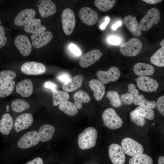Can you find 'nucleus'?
Returning a JSON list of instances; mask_svg holds the SVG:
<instances>
[{
	"label": "nucleus",
	"mask_w": 164,
	"mask_h": 164,
	"mask_svg": "<svg viewBox=\"0 0 164 164\" xmlns=\"http://www.w3.org/2000/svg\"><path fill=\"white\" fill-rule=\"evenodd\" d=\"M97 137L96 128L92 127L86 128L78 135L77 141L79 148L82 150L92 148L96 144Z\"/></svg>",
	"instance_id": "obj_1"
},
{
	"label": "nucleus",
	"mask_w": 164,
	"mask_h": 164,
	"mask_svg": "<svg viewBox=\"0 0 164 164\" xmlns=\"http://www.w3.org/2000/svg\"><path fill=\"white\" fill-rule=\"evenodd\" d=\"M143 44L138 39L132 38L120 46L119 50L123 55L130 57L135 56L141 51Z\"/></svg>",
	"instance_id": "obj_2"
},
{
	"label": "nucleus",
	"mask_w": 164,
	"mask_h": 164,
	"mask_svg": "<svg viewBox=\"0 0 164 164\" xmlns=\"http://www.w3.org/2000/svg\"><path fill=\"white\" fill-rule=\"evenodd\" d=\"M102 117L104 125L110 129H118L123 125L122 119L112 108L105 109L102 114Z\"/></svg>",
	"instance_id": "obj_3"
},
{
	"label": "nucleus",
	"mask_w": 164,
	"mask_h": 164,
	"mask_svg": "<svg viewBox=\"0 0 164 164\" xmlns=\"http://www.w3.org/2000/svg\"><path fill=\"white\" fill-rule=\"evenodd\" d=\"M160 18V12L158 9H151L140 20L139 23L140 29L143 31L149 30L153 25L158 23Z\"/></svg>",
	"instance_id": "obj_4"
},
{
	"label": "nucleus",
	"mask_w": 164,
	"mask_h": 164,
	"mask_svg": "<svg viewBox=\"0 0 164 164\" xmlns=\"http://www.w3.org/2000/svg\"><path fill=\"white\" fill-rule=\"evenodd\" d=\"M121 145L124 153L133 157L143 153L144 152V149L142 145L130 138H124L122 141Z\"/></svg>",
	"instance_id": "obj_5"
},
{
	"label": "nucleus",
	"mask_w": 164,
	"mask_h": 164,
	"mask_svg": "<svg viewBox=\"0 0 164 164\" xmlns=\"http://www.w3.org/2000/svg\"><path fill=\"white\" fill-rule=\"evenodd\" d=\"M62 27L65 34L70 35L75 25V17L73 12L69 8L64 9L61 14Z\"/></svg>",
	"instance_id": "obj_6"
},
{
	"label": "nucleus",
	"mask_w": 164,
	"mask_h": 164,
	"mask_svg": "<svg viewBox=\"0 0 164 164\" xmlns=\"http://www.w3.org/2000/svg\"><path fill=\"white\" fill-rule=\"evenodd\" d=\"M39 141V133L36 131H32L26 133L20 138L17 145L21 149H27L36 145Z\"/></svg>",
	"instance_id": "obj_7"
},
{
	"label": "nucleus",
	"mask_w": 164,
	"mask_h": 164,
	"mask_svg": "<svg viewBox=\"0 0 164 164\" xmlns=\"http://www.w3.org/2000/svg\"><path fill=\"white\" fill-rule=\"evenodd\" d=\"M121 75V72L119 69L116 67H111L107 71L100 70L96 73L97 76L103 84H107L110 82H114L117 80Z\"/></svg>",
	"instance_id": "obj_8"
},
{
	"label": "nucleus",
	"mask_w": 164,
	"mask_h": 164,
	"mask_svg": "<svg viewBox=\"0 0 164 164\" xmlns=\"http://www.w3.org/2000/svg\"><path fill=\"white\" fill-rule=\"evenodd\" d=\"M135 80L138 87L145 92H156L159 87L158 83L156 80L146 76H140Z\"/></svg>",
	"instance_id": "obj_9"
},
{
	"label": "nucleus",
	"mask_w": 164,
	"mask_h": 164,
	"mask_svg": "<svg viewBox=\"0 0 164 164\" xmlns=\"http://www.w3.org/2000/svg\"><path fill=\"white\" fill-rule=\"evenodd\" d=\"M21 70L24 73L29 75H39L44 73L46 68L43 63L34 61H29L23 63Z\"/></svg>",
	"instance_id": "obj_10"
},
{
	"label": "nucleus",
	"mask_w": 164,
	"mask_h": 164,
	"mask_svg": "<svg viewBox=\"0 0 164 164\" xmlns=\"http://www.w3.org/2000/svg\"><path fill=\"white\" fill-rule=\"evenodd\" d=\"M109 158L113 164H124L125 161L124 152L119 145L116 143L111 144L108 148Z\"/></svg>",
	"instance_id": "obj_11"
},
{
	"label": "nucleus",
	"mask_w": 164,
	"mask_h": 164,
	"mask_svg": "<svg viewBox=\"0 0 164 164\" xmlns=\"http://www.w3.org/2000/svg\"><path fill=\"white\" fill-rule=\"evenodd\" d=\"M79 15L82 22L89 26H92L95 24L99 18L97 13L88 7L81 8L79 11Z\"/></svg>",
	"instance_id": "obj_12"
},
{
	"label": "nucleus",
	"mask_w": 164,
	"mask_h": 164,
	"mask_svg": "<svg viewBox=\"0 0 164 164\" xmlns=\"http://www.w3.org/2000/svg\"><path fill=\"white\" fill-rule=\"evenodd\" d=\"M103 55L100 50H92L83 55L80 58L79 64L82 67H88L99 60Z\"/></svg>",
	"instance_id": "obj_13"
},
{
	"label": "nucleus",
	"mask_w": 164,
	"mask_h": 164,
	"mask_svg": "<svg viewBox=\"0 0 164 164\" xmlns=\"http://www.w3.org/2000/svg\"><path fill=\"white\" fill-rule=\"evenodd\" d=\"M33 122V118L30 113H24L18 116L14 124L15 130L18 132L30 126Z\"/></svg>",
	"instance_id": "obj_14"
},
{
	"label": "nucleus",
	"mask_w": 164,
	"mask_h": 164,
	"mask_svg": "<svg viewBox=\"0 0 164 164\" xmlns=\"http://www.w3.org/2000/svg\"><path fill=\"white\" fill-rule=\"evenodd\" d=\"M53 35L49 31H45L31 36L32 45L35 48H41L49 43L52 39Z\"/></svg>",
	"instance_id": "obj_15"
},
{
	"label": "nucleus",
	"mask_w": 164,
	"mask_h": 164,
	"mask_svg": "<svg viewBox=\"0 0 164 164\" xmlns=\"http://www.w3.org/2000/svg\"><path fill=\"white\" fill-rule=\"evenodd\" d=\"M14 44L21 53L25 56H28L32 50V45L28 37L21 35L16 37L14 40Z\"/></svg>",
	"instance_id": "obj_16"
},
{
	"label": "nucleus",
	"mask_w": 164,
	"mask_h": 164,
	"mask_svg": "<svg viewBox=\"0 0 164 164\" xmlns=\"http://www.w3.org/2000/svg\"><path fill=\"white\" fill-rule=\"evenodd\" d=\"M36 14L35 11L31 9L22 10L17 15L14 20V24L17 26H22L26 25L33 19Z\"/></svg>",
	"instance_id": "obj_17"
},
{
	"label": "nucleus",
	"mask_w": 164,
	"mask_h": 164,
	"mask_svg": "<svg viewBox=\"0 0 164 164\" xmlns=\"http://www.w3.org/2000/svg\"><path fill=\"white\" fill-rule=\"evenodd\" d=\"M41 16L43 18L47 17L55 14L56 12L55 4L51 0H42L39 7Z\"/></svg>",
	"instance_id": "obj_18"
},
{
	"label": "nucleus",
	"mask_w": 164,
	"mask_h": 164,
	"mask_svg": "<svg viewBox=\"0 0 164 164\" xmlns=\"http://www.w3.org/2000/svg\"><path fill=\"white\" fill-rule=\"evenodd\" d=\"M124 22L127 28L134 36L138 37L141 35L142 30L135 16L127 15L124 19Z\"/></svg>",
	"instance_id": "obj_19"
},
{
	"label": "nucleus",
	"mask_w": 164,
	"mask_h": 164,
	"mask_svg": "<svg viewBox=\"0 0 164 164\" xmlns=\"http://www.w3.org/2000/svg\"><path fill=\"white\" fill-rule=\"evenodd\" d=\"M33 90V84L29 79H24L18 83L16 85V92L23 97H27L30 96Z\"/></svg>",
	"instance_id": "obj_20"
},
{
	"label": "nucleus",
	"mask_w": 164,
	"mask_h": 164,
	"mask_svg": "<svg viewBox=\"0 0 164 164\" xmlns=\"http://www.w3.org/2000/svg\"><path fill=\"white\" fill-rule=\"evenodd\" d=\"M23 29L28 33L35 34L45 31L46 28L42 24L39 19L34 18L24 26Z\"/></svg>",
	"instance_id": "obj_21"
},
{
	"label": "nucleus",
	"mask_w": 164,
	"mask_h": 164,
	"mask_svg": "<svg viewBox=\"0 0 164 164\" xmlns=\"http://www.w3.org/2000/svg\"><path fill=\"white\" fill-rule=\"evenodd\" d=\"M89 85L92 91L94 92V96L97 101L101 100L105 93V87L99 80L93 79L90 80Z\"/></svg>",
	"instance_id": "obj_22"
},
{
	"label": "nucleus",
	"mask_w": 164,
	"mask_h": 164,
	"mask_svg": "<svg viewBox=\"0 0 164 164\" xmlns=\"http://www.w3.org/2000/svg\"><path fill=\"white\" fill-rule=\"evenodd\" d=\"M133 70L135 74L140 76H150L152 75L155 72V68L149 64L139 62L134 66Z\"/></svg>",
	"instance_id": "obj_23"
},
{
	"label": "nucleus",
	"mask_w": 164,
	"mask_h": 164,
	"mask_svg": "<svg viewBox=\"0 0 164 164\" xmlns=\"http://www.w3.org/2000/svg\"><path fill=\"white\" fill-rule=\"evenodd\" d=\"M83 77L80 75H76L71 78L62 85L63 89L68 92H73L80 87L82 85Z\"/></svg>",
	"instance_id": "obj_24"
},
{
	"label": "nucleus",
	"mask_w": 164,
	"mask_h": 164,
	"mask_svg": "<svg viewBox=\"0 0 164 164\" xmlns=\"http://www.w3.org/2000/svg\"><path fill=\"white\" fill-rule=\"evenodd\" d=\"M128 91L121 96L122 101L125 104L130 105L133 103L135 98L139 95V91L136 89L135 86L130 84L128 86Z\"/></svg>",
	"instance_id": "obj_25"
},
{
	"label": "nucleus",
	"mask_w": 164,
	"mask_h": 164,
	"mask_svg": "<svg viewBox=\"0 0 164 164\" xmlns=\"http://www.w3.org/2000/svg\"><path fill=\"white\" fill-rule=\"evenodd\" d=\"M13 121L8 113L3 114L0 121V132L3 134L8 135L13 128Z\"/></svg>",
	"instance_id": "obj_26"
},
{
	"label": "nucleus",
	"mask_w": 164,
	"mask_h": 164,
	"mask_svg": "<svg viewBox=\"0 0 164 164\" xmlns=\"http://www.w3.org/2000/svg\"><path fill=\"white\" fill-rule=\"evenodd\" d=\"M55 131L54 126L50 124H45L40 128L39 134L40 141L46 142L51 140Z\"/></svg>",
	"instance_id": "obj_27"
},
{
	"label": "nucleus",
	"mask_w": 164,
	"mask_h": 164,
	"mask_svg": "<svg viewBox=\"0 0 164 164\" xmlns=\"http://www.w3.org/2000/svg\"><path fill=\"white\" fill-rule=\"evenodd\" d=\"M74 103L77 109H80L82 104L89 102L91 100L88 94L84 91L80 90L75 93L73 96Z\"/></svg>",
	"instance_id": "obj_28"
},
{
	"label": "nucleus",
	"mask_w": 164,
	"mask_h": 164,
	"mask_svg": "<svg viewBox=\"0 0 164 164\" xmlns=\"http://www.w3.org/2000/svg\"><path fill=\"white\" fill-rule=\"evenodd\" d=\"M52 97L53 105L57 106L64 102L67 101L70 98V96L65 91L56 90L53 91Z\"/></svg>",
	"instance_id": "obj_29"
},
{
	"label": "nucleus",
	"mask_w": 164,
	"mask_h": 164,
	"mask_svg": "<svg viewBox=\"0 0 164 164\" xmlns=\"http://www.w3.org/2000/svg\"><path fill=\"white\" fill-rule=\"evenodd\" d=\"M59 108L62 111L69 116H74L78 113V109L75 105L68 101L61 103Z\"/></svg>",
	"instance_id": "obj_30"
},
{
	"label": "nucleus",
	"mask_w": 164,
	"mask_h": 164,
	"mask_svg": "<svg viewBox=\"0 0 164 164\" xmlns=\"http://www.w3.org/2000/svg\"><path fill=\"white\" fill-rule=\"evenodd\" d=\"M151 62L159 67L164 66V47L158 50L151 57Z\"/></svg>",
	"instance_id": "obj_31"
},
{
	"label": "nucleus",
	"mask_w": 164,
	"mask_h": 164,
	"mask_svg": "<svg viewBox=\"0 0 164 164\" xmlns=\"http://www.w3.org/2000/svg\"><path fill=\"white\" fill-rule=\"evenodd\" d=\"M152 159L147 154L142 153L131 158L129 164H152Z\"/></svg>",
	"instance_id": "obj_32"
},
{
	"label": "nucleus",
	"mask_w": 164,
	"mask_h": 164,
	"mask_svg": "<svg viewBox=\"0 0 164 164\" xmlns=\"http://www.w3.org/2000/svg\"><path fill=\"white\" fill-rule=\"evenodd\" d=\"M116 1L115 0H95L94 4L100 10L105 12L112 8Z\"/></svg>",
	"instance_id": "obj_33"
},
{
	"label": "nucleus",
	"mask_w": 164,
	"mask_h": 164,
	"mask_svg": "<svg viewBox=\"0 0 164 164\" xmlns=\"http://www.w3.org/2000/svg\"><path fill=\"white\" fill-rule=\"evenodd\" d=\"M30 105L27 101L20 99L14 100L12 103V110L16 112H20L29 108Z\"/></svg>",
	"instance_id": "obj_34"
},
{
	"label": "nucleus",
	"mask_w": 164,
	"mask_h": 164,
	"mask_svg": "<svg viewBox=\"0 0 164 164\" xmlns=\"http://www.w3.org/2000/svg\"><path fill=\"white\" fill-rule=\"evenodd\" d=\"M134 104L139 106L155 108L156 107V102L154 101H150L146 100L142 95H138L135 99Z\"/></svg>",
	"instance_id": "obj_35"
},
{
	"label": "nucleus",
	"mask_w": 164,
	"mask_h": 164,
	"mask_svg": "<svg viewBox=\"0 0 164 164\" xmlns=\"http://www.w3.org/2000/svg\"><path fill=\"white\" fill-rule=\"evenodd\" d=\"M106 97L109 100L110 104L113 107L118 108L122 105L120 96L118 92L114 91H109L107 93Z\"/></svg>",
	"instance_id": "obj_36"
},
{
	"label": "nucleus",
	"mask_w": 164,
	"mask_h": 164,
	"mask_svg": "<svg viewBox=\"0 0 164 164\" xmlns=\"http://www.w3.org/2000/svg\"><path fill=\"white\" fill-rule=\"evenodd\" d=\"M15 85L13 80L4 83L0 86V97H5L9 95L13 92Z\"/></svg>",
	"instance_id": "obj_37"
},
{
	"label": "nucleus",
	"mask_w": 164,
	"mask_h": 164,
	"mask_svg": "<svg viewBox=\"0 0 164 164\" xmlns=\"http://www.w3.org/2000/svg\"><path fill=\"white\" fill-rule=\"evenodd\" d=\"M134 110L140 116L149 120H152L154 118V112L152 108L139 106Z\"/></svg>",
	"instance_id": "obj_38"
},
{
	"label": "nucleus",
	"mask_w": 164,
	"mask_h": 164,
	"mask_svg": "<svg viewBox=\"0 0 164 164\" xmlns=\"http://www.w3.org/2000/svg\"><path fill=\"white\" fill-rule=\"evenodd\" d=\"M16 76L15 73L11 70H5L0 72V85L10 81Z\"/></svg>",
	"instance_id": "obj_39"
},
{
	"label": "nucleus",
	"mask_w": 164,
	"mask_h": 164,
	"mask_svg": "<svg viewBox=\"0 0 164 164\" xmlns=\"http://www.w3.org/2000/svg\"><path fill=\"white\" fill-rule=\"evenodd\" d=\"M130 116L132 121L140 126L142 127L146 124L145 118L137 113L134 110L131 112Z\"/></svg>",
	"instance_id": "obj_40"
},
{
	"label": "nucleus",
	"mask_w": 164,
	"mask_h": 164,
	"mask_svg": "<svg viewBox=\"0 0 164 164\" xmlns=\"http://www.w3.org/2000/svg\"><path fill=\"white\" fill-rule=\"evenodd\" d=\"M156 106L159 112L163 116H164V96L160 97L156 102Z\"/></svg>",
	"instance_id": "obj_41"
},
{
	"label": "nucleus",
	"mask_w": 164,
	"mask_h": 164,
	"mask_svg": "<svg viewBox=\"0 0 164 164\" xmlns=\"http://www.w3.org/2000/svg\"><path fill=\"white\" fill-rule=\"evenodd\" d=\"M5 34L4 27L0 26V48L3 47L7 42V38Z\"/></svg>",
	"instance_id": "obj_42"
},
{
	"label": "nucleus",
	"mask_w": 164,
	"mask_h": 164,
	"mask_svg": "<svg viewBox=\"0 0 164 164\" xmlns=\"http://www.w3.org/2000/svg\"><path fill=\"white\" fill-rule=\"evenodd\" d=\"M71 78L70 75L67 73L63 72L59 74L57 78L60 81L65 83Z\"/></svg>",
	"instance_id": "obj_43"
},
{
	"label": "nucleus",
	"mask_w": 164,
	"mask_h": 164,
	"mask_svg": "<svg viewBox=\"0 0 164 164\" xmlns=\"http://www.w3.org/2000/svg\"><path fill=\"white\" fill-rule=\"evenodd\" d=\"M43 86L45 88L50 89L53 91L57 90L58 88V86L56 84L51 81L45 82L43 84Z\"/></svg>",
	"instance_id": "obj_44"
},
{
	"label": "nucleus",
	"mask_w": 164,
	"mask_h": 164,
	"mask_svg": "<svg viewBox=\"0 0 164 164\" xmlns=\"http://www.w3.org/2000/svg\"><path fill=\"white\" fill-rule=\"evenodd\" d=\"M108 41L109 43L113 45H118L120 43V40L117 36H111L108 38Z\"/></svg>",
	"instance_id": "obj_45"
},
{
	"label": "nucleus",
	"mask_w": 164,
	"mask_h": 164,
	"mask_svg": "<svg viewBox=\"0 0 164 164\" xmlns=\"http://www.w3.org/2000/svg\"><path fill=\"white\" fill-rule=\"evenodd\" d=\"M69 48L75 55L79 56L81 55V52L80 50L75 45L73 44H70L69 46Z\"/></svg>",
	"instance_id": "obj_46"
},
{
	"label": "nucleus",
	"mask_w": 164,
	"mask_h": 164,
	"mask_svg": "<svg viewBox=\"0 0 164 164\" xmlns=\"http://www.w3.org/2000/svg\"><path fill=\"white\" fill-rule=\"evenodd\" d=\"M26 164H43V162L41 158L37 157L28 162Z\"/></svg>",
	"instance_id": "obj_47"
},
{
	"label": "nucleus",
	"mask_w": 164,
	"mask_h": 164,
	"mask_svg": "<svg viewBox=\"0 0 164 164\" xmlns=\"http://www.w3.org/2000/svg\"><path fill=\"white\" fill-rule=\"evenodd\" d=\"M110 19L109 17L106 16L105 18V22L100 26V28L101 30H104L109 22Z\"/></svg>",
	"instance_id": "obj_48"
},
{
	"label": "nucleus",
	"mask_w": 164,
	"mask_h": 164,
	"mask_svg": "<svg viewBox=\"0 0 164 164\" xmlns=\"http://www.w3.org/2000/svg\"><path fill=\"white\" fill-rule=\"evenodd\" d=\"M143 1L146 2L149 4H154L161 2L160 0H143Z\"/></svg>",
	"instance_id": "obj_49"
},
{
	"label": "nucleus",
	"mask_w": 164,
	"mask_h": 164,
	"mask_svg": "<svg viewBox=\"0 0 164 164\" xmlns=\"http://www.w3.org/2000/svg\"><path fill=\"white\" fill-rule=\"evenodd\" d=\"M121 25V21H118L115 24L113 25L111 27L112 29L113 30H116L118 27H120Z\"/></svg>",
	"instance_id": "obj_50"
},
{
	"label": "nucleus",
	"mask_w": 164,
	"mask_h": 164,
	"mask_svg": "<svg viewBox=\"0 0 164 164\" xmlns=\"http://www.w3.org/2000/svg\"><path fill=\"white\" fill-rule=\"evenodd\" d=\"M158 164H164V157L161 156L159 157L158 159Z\"/></svg>",
	"instance_id": "obj_51"
},
{
	"label": "nucleus",
	"mask_w": 164,
	"mask_h": 164,
	"mask_svg": "<svg viewBox=\"0 0 164 164\" xmlns=\"http://www.w3.org/2000/svg\"><path fill=\"white\" fill-rule=\"evenodd\" d=\"M160 45L162 47H164V40H162L160 43Z\"/></svg>",
	"instance_id": "obj_52"
},
{
	"label": "nucleus",
	"mask_w": 164,
	"mask_h": 164,
	"mask_svg": "<svg viewBox=\"0 0 164 164\" xmlns=\"http://www.w3.org/2000/svg\"><path fill=\"white\" fill-rule=\"evenodd\" d=\"M1 23V21L0 19V24Z\"/></svg>",
	"instance_id": "obj_53"
}]
</instances>
